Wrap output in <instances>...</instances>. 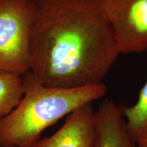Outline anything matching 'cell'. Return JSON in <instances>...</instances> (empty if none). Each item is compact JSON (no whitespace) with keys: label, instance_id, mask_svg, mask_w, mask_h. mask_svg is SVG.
Wrapping results in <instances>:
<instances>
[{"label":"cell","instance_id":"cell-5","mask_svg":"<svg viewBox=\"0 0 147 147\" xmlns=\"http://www.w3.org/2000/svg\"><path fill=\"white\" fill-rule=\"evenodd\" d=\"M95 113L91 103L80 106L67 115L57 131L50 137L38 140L30 147H93Z\"/></svg>","mask_w":147,"mask_h":147},{"label":"cell","instance_id":"cell-8","mask_svg":"<svg viewBox=\"0 0 147 147\" xmlns=\"http://www.w3.org/2000/svg\"><path fill=\"white\" fill-rule=\"evenodd\" d=\"M127 129L136 141L147 133V81L140 91L138 99L131 106H121Z\"/></svg>","mask_w":147,"mask_h":147},{"label":"cell","instance_id":"cell-6","mask_svg":"<svg viewBox=\"0 0 147 147\" xmlns=\"http://www.w3.org/2000/svg\"><path fill=\"white\" fill-rule=\"evenodd\" d=\"M93 147H139L127 129L121 106L106 99L95 113Z\"/></svg>","mask_w":147,"mask_h":147},{"label":"cell","instance_id":"cell-1","mask_svg":"<svg viewBox=\"0 0 147 147\" xmlns=\"http://www.w3.org/2000/svg\"><path fill=\"white\" fill-rule=\"evenodd\" d=\"M30 71L45 87L103 83L121 54L100 0H32Z\"/></svg>","mask_w":147,"mask_h":147},{"label":"cell","instance_id":"cell-10","mask_svg":"<svg viewBox=\"0 0 147 147\" xmlns=\"http://www.w3.org/2000/svg\"><path fill=\"white\" fill-rule=\"evenodd\" d=\"M146 134H147V133H146ZM146 134H144V135H146Z\"/></svg>","mask_w":147,"mask_h":147},{"label":"cell","instance_id":"cell-2","mask_svg":"<svg viewBox=\"0 0 147 147\" xmlns=\"http://www.w3.org/2000/svg\"><path fill=\"white\" fill-rule=\"evenodd\" d=\"M22 77L23 99L0 121V147H30L46 129L80 106L102 98L107 91L104 83L61 89L42 85L29 71Z\"/></svg>","mask_w":147,"mask_h":147},{"label":"cell","instance_id":"cell-7","mask_svg":"<svg viewBox=\"0 0 147 147\" xmlns=\"http://www.w3.org/2000/svg\"><path fill=\"white\" fill-rule=\"evenodd\" d=\"M24 93L22 76L0 71V121L17 107Z\"/></svg>","mask_w":147,"mask_h":147},{"label":"cell","instance_id":"cell-3","mask_svg":"<svg viewBox=\"0 0 147 147\" xmlns=\"http://www.w3.org/2000/svg\"><path fill=\"white\" fill-rule=\"evenodd\" d=\"M32 0H0V71L23 75L30 69Z\"/></svg>","mask_w":147,"mask_h":147},{"label":"cell","instance_id":"cell-4","mask_svg":"<svg viewBox=\"0 0 147 147\" xmlns=\"http://www.w3.org/2000/svg\"><path fill=\"white\" fill-rule=\"evenodd\" d=\"M121 53L147 50V0H100Z\"/></svg>","mask_w":147,"mask_h":147},{"label":"cell","instance_id":"cell-9","mask_svg":"<svg viewBox=\"0 0 147 147\" xmlns=\"http://www.w3.org/2000/svg\"><path fill=\"white\" fill-rule=\"evenodd\" d=\"M136 143L139 147H147V134L138 140Z\"/></svg>","mask_w":147,"mask_h":147}]
</instances>
